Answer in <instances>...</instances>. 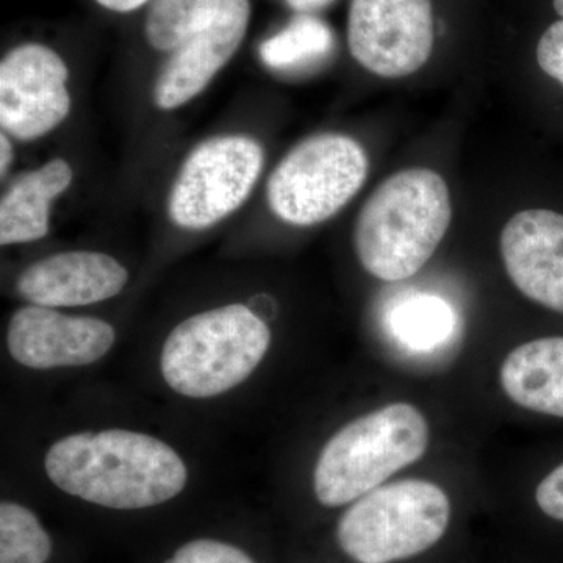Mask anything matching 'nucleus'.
<instances>
[{"label":"nucleus","instance_id":"9b49d317","mask_svg":"<svg viewBox=\"0 0 563 563\" xmlns=\"http://www.w3.org/2000/svg\"><path fill=\"white\" fill-rule=\"evenodd\" d=\"M250 18V0H220L210 21L174 49L163 66L154 87L155 106L179 109L201 95L239 51Z\"/></svg>","mask_w":563,"mask_h":563},{"label":"nucleus","instance_id":"4468645a","mask_svg":"<svg viewBox=\"0 0 563 563\" xmlns=\"http://www.w3.org/2000/svg\"><path fill=\"white\" fill-rule=\"evenodd\" d=\"M73 176L68 162L54 158L18 177L0 201L2 246L44 239L49 233L51 203L68 190Z\"/></svg>","mask_w":563,"mask_h":563},{"label":"nucleus","instance_id":"a211bd4d","mask_svg":"<svg viewBox=\"0 0 563 563\" xmlns=\"http://www.w3.org/2000/svg\"><path fill=\"white\" fill-rule=\"evenodd\" d=\"M144 35L154 49L173 52L210 21L220 0H150Z\"/></svg>","mask_w":563,"mask_h":563},{"label":"nucleus","instance_id":"0eeeda50","mask_svg":"<svg viewBox=\"0 0 563 563\" xmlns=\"http://www.w3.org/2000/svg\"><path fill=\"white\" fill-rule=\"evenodd\" d=\"M265 154L246 135L214 136L185 158L168 196L177 228L203 231L240 209L261 177Z\"/></svg>","mask_w":563,"mask_h":563},{"label":"nucleus","instance_id":"5701e85b","mask_svg":"<svg viewBox=\"0 0 563 563\" xmlns=\"http://www.w3.org/2000/svg\"><path fill=\"white\" fill-rule=\"evenodd\" d=\"M96 2L102 5L103 9L118 11V13H129V11L139 10L150 0H96Z\"/></svg>","mask_w":563,"mask_h":563},{"label":"nucleus","instance_id":"a878e982","mask_svg":"<svg viewBox=\"0 0 563 563\" xmlns=\"http://www.w3.org/2000/svg\"><path fill=\"white\" fill-rule=\"evenodd\" d=\"M555 13L563 20V0H553Z\"/></svg>","mask_w":563,"mask_h":563},{"label":"nucleus","instance_id":"9d476101","mask_svg":"<svg viewBox=\"0 0 563 563\" xmlns=\"http://www.w3.org/2000/svg\"><path fill=\"white\" fill-rule=\"evenodd\" d=\"M117 340L109 322L69 317L51 307H21L7 331L10 355L32 369L70 368L101 361Z\"/></svg>","mask_w":563,"mask_h":563},{"label":"nucleus","instance_id":"39448f33","mask_svg":"<svg viewBox=\"0 0 563 563\" xmlns=\"http://www.w3.org/2000/svg\"><path fill=\"white\" fill-rule=\"evenodd\" d=\"M451 504L439 485L409 479L366 493L340 518L336 540L358 563L413 558L439 542L450 525Z\"/></svg>","mask_w":563,"mask_h":563},{"label":"nucleus","instance_id":"393cba45","mask_svg":"<svg viewBox=\"0 0 563 563\" xmlns=\"http://www.w3.org/2000/svg\"><path fill=\"white\" fill-rule=\"evenodd\" d=\"M292 9L301 11V13H309V11H317L331 5L333 0H287Z\"/></svg>","mask_w":563,"mask_h":563},{"label":"nucleus","instance_id":"aec40b11","mask_svg":"<svg viewBox=\"0 0 563 563\" xmlns=\"http://www.w3.org/2000/svg\"><path fill=\"white\" fill-rule=\"evenodd\" d=\"M166 563H254V561L233 544L202 539L184 544Z\"/></svg>","mask_w":563,"mask_h":563},{"label":"nucleus","instance_id":"6e6552de","mask_svg":"<svg viewBox=\"0 0 563 563\" xmlns=\"http://www.w3.org/2000/svg\"><path fill=\"white\" fill-rule=\"evenodd\" d=\"M433 40L431 0H351L347 44L376 76H412L431 57Z\"/></svg>","mask_w":563,"mask_h":563},{"label":"nucleus","instance_id":"4be33fe9","mask_svg":"<svg viewBox=\"0 0 563 563\" xmlns=\"http://www.w3.org/2000/svg\"><path fill=\"white\" fill-rule=\"evenodd\" d=\"M536 499L543 514L563 521V463L540 483Z\"/></svg>","mask_w":563,"mask_h":563},{"label":"nucleus","instance_id":"1a4fd4ad","mask_svg":"<svg viewBox=\"0 0 563 563\" xmlns=\"http://www.w3.org/2000/svg\"><path fill=\"white\" fill-rule=\"evenodd\" d=\"M69 70L60 55L43 44L11 49L0 63V124L21 141L38 140L68 118Z\"/></svg>","mask_w":563,"mask_h":563},{"label":"nucleus","instance_id":"dca6fc26","mask_svg":"<svg viewBox=\"0 0 563 563\" xmlns=\"http://www.w3.org/2000/svg\"><path fill=\"white\" fill-rule=\"evenodd\" d=\"M451 303L433 295H415L395 307L390 317L391 331L398 342L415 351H432L442 346L455 329Z\"/></svg>","mask_w":563,"mask_h":563},{"label":"nucleus","instance_id":"b1692460","mask_svg":"<svg viewBox=\"0 0 563 563\" xmlns=\"http://www.w3.org/2000/svg\"><path fill=\"white\" fill-rule=\"evenodd\" d=\"M0 154H2V158H0V174H2V177H5L11 163H13V146H11V141L5 132H2V135H0Z\"/></svg>","mask_w":563,"mask_h":563},{"label":"nucleus","instance_id":"f03ea898","mask_svg":"<svg viewBox=\"0 0 563 563\" xmlns=\"http://www.w3.org/2000/svg\"><path fill=\"white\" fill-rule=\"evenodd\" d=\"M451 220L453 206L443 177L428 168L402 169L385 179L362 207L355 254L377 279H407L431 261Z\"/></svg>","mask_w":563,"mask_h":563},{"label":"nucleus","instance_id":"f3484780","mask_svg":"<svg viewBox=\"0 0 563 563\" xmlns=\"http://www.w3.org/2000/svg\"><path fill=\"white\" fill-rule=\"evenodd\" d=\"M333 32L328 24L301 14L284 29L261 44L258 55L268 68L291 69L320 60L333 49Z\"/></svg>","mask_w":563,"mask_h":563},{"label":"nucleus","instance_id":"7ed1b4c3","mask_svg":"<svg viewBox=\"0 0 563 563\" xmlns=\"http://www.w3.org/2000/svg\"><path fill=\"white\" fill-rule=\"evenodd\" d=\"M269 344L268 325L243 303L192 314L163 344V379L187 398H213L243 384Z\"/></svg>","mask_w":563,"mask_h":563},{"label":"nucleus","instance_id":"2eb2a0df","mask_svg":"<svg viewBox=\"0 0 563 563\" xmlns=\"http://www.w3.org/2000/svg\"><path fill=\"white\" fill-rule=\"evenodd\" d=\"M501 385L518 406L563 418V336L533 340L510 352Z\"/></svg>","mask_w":563,"mask_h":563},{"label":"nucleus","instance_id":"20e7f679","mask_svg":"<svg viewBox=\"0 0 563 563\" xmlns=\"http://www.w3.org/2000/svg\"><path fill=\"white\" fill-rule=\"evenodd\" d=\"M428 444V421L410 404H390L357 418L322 448L314 468V495L325 507L357 501L421 459Z\"/></svg>","mask_w":563,"mask_h":563},{"label":"nucleus","instance_id":"6ab92c4d","mask_svg":"<svg viewBox=\"0 0 563 563\" xmlns=\"http://www.w3.org/2000/svg\"><path fill=\"white\" fill-rule=\"evenodd\" d=\"M52 554L49 533L36 515L21 504L0 506V563H46Z\"/></svg>","mask_w":563,"mask_h":563},{"label":"nucleus","instance_id":"ddd939ff","mask_svg":"<svg viewBox=\"0 0 563 563\" xmlns=\"http://www.w3.org/2000/svg\"><path fill=\"white\" fill-rule=\"evenodd\" d=\"M129 272L102 252L69 251L32 263L18 277L16 290L35 306L80 307L114 298L124 290Z\"/></svg>","mask_w":563,"mask_h":563},{"label":"nucleus","instance_id":"f257e3e1","mask_svg":"<svg viewBox=\"0 0 563 563\" xmlns=\"http://www.w3.org/2000/svg\"><path fill=\"white\" fill-rule=\"evenodd\" d=\"M60 490L117 510H139L176 498L188 481L180 455L147 433L109 429L58 440L44 461Z\"/></svg>","mask_w":563,"mask_h":563},{"label":"nucleus","instance_id":"423d86ee","mask_svg":"<svg viewBox=\"0 0 563 563\" xmlns=\"http://www.w3.org/2000/svg\"><path fill=\"white\" fill-rule=\"evenodd\" d=\"M368 157L342 133L303 140L279 162L266 185V201L279 220L298 228L320 224L361 191Z\"/></svg>","mask_w":563,"mask_h":563},{"label":"nucleus","instance_id":"412c9836","mask_svg":"<svg viewBox=\"0 0 563 563\" xmlns=\"http://www.w3.org/2000/svg\"><path fill=\"white\" fill-rule=\"evenodd\" d=\"M537 62L544 74L563 85V20L543 33L537 46Z\"/></svg>","mask_w":563,"mask_h":563},{"label":"nucleus","instance_id":"f8f14e48","mask_svg":"<svg viewBox=\"0 0 563 563\" xmlns=\"http://www.w3.org/2000/svg\"><path fill=\"white\" fill-rule=\"evenodd\" d=\"M501 255L526 298L563 314V214L523 210L504 225Z\"/></svg>","mask_w":563,"mask_h":563}]
</instances>
